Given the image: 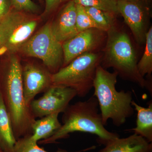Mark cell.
I'll return each mask as SVG.
<instances>
[{"label":"cell","mask_w":152,"mask_h":152,"mask_svg":"<svg viewBox=\"0 0 152 152\" xmlns=\"http://www.w3.org/2000/svg\"><path fill=\"white\" fill-rule=\"evenodd\" d=\"M0 94L10 119L16 140L32 134L35 118L25 103L22 65L13 55L0 69Z\"/></svg>","instance_id":"6da1fadb"},{"label":"cell","mask_w":152,"mask_h":152,"mask_svg":"<svg viewBox=\"0 0 152 152\" xmlns=\"http://www.w3.org/2000/svg\"><path fill=\"white\" fill-rule=\"evenodd\" d=\"M99 107L97 99L93 96L87 100L69 105L63 113L61 128L50 137L41 140L39 144L54 143L75 132L96 135L99 137L98 142L104 145L119 138L118 134L109 132L105 128Z\"/></svg>","instance_id":"7a4b0ae2"},{"label":"cell","mask_w":152,"mask_h":152,"mask_svg":"<svg viewBox=\"0 0 152 152\" xmlns=\"http://www.w3.org/2000/svg\"><path fill=\"white\" fill-rule=\"evenodd\" d=\"M118 76L117 72H110L101 65L96 71L93 96L97 99L104 126L111 119L114 126H121L134 113L132 93L124 90L118 91L116 89Z\"/></svg>","instance_id":"3957f363"},{"label":"cell","mask_w":152,"mask_h":152,"mask_svg":"<svg viewBox=\"0 0 152 152\" xmlns=\"http://www.w3.org/2000/svg\"><path fill=\"white\" fill-rule=\"evenodd\" d=\"M106 33L107 37L102 66L113 68L122 78L146 88L152 93L151 85L139 73L135 53L127 34L115 26Z\"/></svg>","instance_id":"277c9868"},{"label":"cell","mask_w":152,"mask_h":152,"mask_svg":"<svg viewBox=\"0 0 152 152\" xmlns=\"http://www.w3.org/2000/svg\"><path fill=\"white\" fill-rule=\"evenodd\" d=\"M101 59L99 53L90 52L83 54L52 74V83L70 88L76 91L77 96L84 97L93 88L96 71L100 65Z\"/></svg>","instance_id":"5b68a950"},{"label":"cell","mask_w":152,"mask_h":152,"mask_svg":"<svg viewBox=\"0 0 152 152\" xmlns=\"http://www.w3.org/2000/svg\"><path fill=\"white\" fill-rule=\"evenodd\" d=\"M38 19L23 12L11 10L0 20V48L15 54L32 36Z\"/></svg>","instance_id":"8992f818"},{"label":"cell","mask_w":152,"mask_h":152,"mask_svg":"<svg viewBox=\"0 0 152 152\" xmlns=\"http://www.w3.org/2000/svg\"><path fill=\"white\" fill-rule=\"evenodd\" d=\"M20 50L27 56L42 60L52 74L62 67L64 62L62 43L54 35L51 23L45 25L31 36Z\"/></svg>","instance_id":"52a82bcc"},{"label":"cell","mask_w":152,"mask_h":152,"mask_svg":"<svg viewBox=\"0 0 152 152\" xmlns=\"http://www.w3.org/2000/svg\"><path fill=\"white\" fill-rule=\"evenodd\" d=\"M77 92L69 87L52 85L42 97L33 100L29 108L34 118H42L50 114L64 113Z\"/></svg>","instance_id":"ba28073f"},{"label":"cell","mask_w":152,"mask_h":152,"mask_svg":"<svg viewBox=\"0 0 152 152\" xmlns=\"http://www.w3.org/2000/svg\"><path fill=\"white\" fill-rule=\"evenodd\" d=\"M103 31L96 28L85 30L62 43L64 62L62 67L83 54L92 52L102 42Z\"/></svg>","instance_id":"9c48e42d"},{"label":"cell","mask_w":152,"mask_h":152,"mask_svg":"<svg viewBox=\"0 0 152 152\" xmlns=\"http://www.w3.org/2000/svg\"><path fill=\"white\" fill-rule=\"evenodd\" d=\"M23 90L25 103L30 104L38 94L45 92L53 85L52 74L41 66L27 63L22 66Z\"/></svg>","instance_id":"30bf717a"},{"label":"cell","mask_w":152,"mask_h":152,"mask_svg":"<svg viewBox=\"0 0 152 152\" xmlns=\"http://www.w3.org/2000/svg\"><path fill=\"white\" fill-rule=\"evenodd\" d=\"M140 2L118 0V8L137 42L142 44L145 41L148 31V16L146 10Z\"/></svg>","instance_id":"8fae6325"},{"label":"cell","mask_w":152,"mask_h":152,"mask_svg":"<svg viewBox=\"0 0 152 152\" xmlns=\"http://www.w3.org/2000/svg\"><path fill=\"white\" fill-rule=\"evenodd\" d=\"M51 28L54 35L63 43L78 34L76 26V5L73 0L66 3L61 9Z\"/></svg>","instance_id":"7c38bea8"},{"label":"cell","mask_w":152,"mask_h":152,"mask_svg":"<svg viewBox=\"0 0 152 152\" xmlns=\"http://www.w3.org/2000/svg\"><path fill=\"white\" fill-rule=\"evenodd\" d=\"M98 152H152V142L134 133L127 137L111 141Z\"/></svg>","instance_id":"4fadbf2b"},{"label":"cell","mask_w":152,"mask_h":152,"mask_svg":"<svg viewBox=\"0 0 152 152\" xmlns=\"http://www.w3.org/2000/svg\"><path fill=\"white\" fill-rule=\"evenodd\" d=\"M132 106L137 112L135 127L129 131L141 136L149 142H152V102L150 101L148 107L139 105L134 101Z\"/></svg>","instance_id":"5bb4252c"},{"label":"cell","mask_w":152,"mask_h":152,"mask_svg":"<svg viewBox=\"0 0 152 152\" xmlns=\"http://www.w3.org/2000/svg\"><path fill=\"white\" fill-rule=\"evenodd\" d=\"M59 114L55 113L35 120L32 126V134L31 136L32 139L38 142L54 134L62 125L58 119Z\"/></svg>","instance_id":"9a60e30c"},{"label":"cell","mask_w":152,"mask_h":152,"mask_svg":"<svg viewBox=\"0 0 152 152\" xmlns=\"http://www.w3.org/2000/svg\"><path fill=\"white\" fill-rule=\"evenodd\" d=\"M16 141L10 117L0 94V148L4 152H13Z\"/></svg>","instance_id":"2e32d148"},{"label":"cell","mask_w":152,"mask_h":152,"mask_svg":"<svg viewBox=\"0 0 152 152\" xmlns=\"http://www.w3.org/2000/svg\"><path fill=\"white\" fill-rule=\"evenodd\" d=\"M85 10L93 19L99 30L107 32L115 26L116 15L110 12L91 7H84Z\"/></svg>","instance_id":"e0dca14e"},{"label":"cell","mask_w":152,"mask_h":152,"mask_svg":"<svg viewBox=\"0 0 152 152\" xmlns=\"http://www.w3.org/2000/svg\"><path fill=\"white\" fill-rule=\"evenodd\" d=\"M145 47L141 58L137 63L138 70L142 77L151 76L152 72V27L146 35Z\"/></svg>","instance_id":"ac0fdd59"},{"label":"cell","mask_w":152,"mask_h":152,"mask_svg":"<svg viewBox=\"0 0 152 152\" xmlns=\"http://www.w3.org/2000/svg\"><path fill=\"white\" fill-rule=\"evenodd\" d=\"M26 136L17 140L14 146L13 152H48L39 146L37 142L35 141L31 138V136ZM96 146H93L86 149L81 150L77 152L87 151L90 150L94 149ZM56 152H70L66 150L59 149Z\"/></svg>","instance_id":"d6986e66"},{"label":"cell","mask_w":152,"mask_h":152,"mask_svg":"<svg viewBox=\"0 0 152 152\" xmlns=\"http://www.w3.org/2000/svg\"><path fill=\"white\" fill-rule=\"evenodd\" d=\"M76 4L91 7L117 15L119 13L118 0H73Z\"/></svg>","instance_id":"ffe728a7"},{"label":"cell","mask_w":152,"mask_h":152,"mask_svg":"<svg viewBox=\"0 0 152 152\" xmlns=\"http://www.w3.org/2000/svg\"><path fill=\"white\" fill-rule=\"evenodd\" d=\"M76 5V26L78 33L91 28L99 30L97 25L87 12L84 7L80 5Z\"/></svg>","instance_id":"44dd1931"},{"label":"cell","mask_w":152,"mask_h":152,"mask_svg":"<svg viewBox=\"0 0 152 152\" xmlns=\"http://www.w3.org/2000/svg\"><path fill=\"white\" fill-rule=\"evenodd\" d=\"M14 10L35 13L39 10L37 5L32 0H10Z\"/></svg>","instance_id":"7402d4cb"},{"label":"cell","mask_w":152,"mask_h":152,"mask_svg":"<svg viewBox=\"0 0 152 152\" xmlns=\"http://www.w3.org/2000/svg\"><path fill=\"white\" fill-rule=\"evenodd\" d=\"M45 7L43 13V15H48L55 10H56L60 6L64 3H66L71 0H45Z\"/></svg>","instance_id":"603a6c76"},{"label":"cell","mask_w":152,"mask_h":152,"mask_svg":"<svg viewBox=\"0 0 152 152\" xmlns=\"http://www.w3.org/2000/svg\"><path fill=\"white\" fill-rule=\"evenodd\" d=\"M10 0H0V19L9 13L11 10Z\"/></svg>","instance_id":"cb8c5ba5"},{"label":"cell","mask_w":152,"mask_h":152,"mask_svg":"<svg viewBox=\"0 0 152 152\" xmlns=\"http://www.w3.org/2000/svg\"><path fill=\"white\" fill-rule=\"evenodd\" d=\"M126 1H130L140 2L141 1H144V0H126Z\"/></svg>","instance_id":"d4e9b609"},{"label":"cell","mask_w":152,"mask_h":152,"mask_svg":"<svg viewBox=\"0 0 152 152\" xmlns=\"http://www.w3.org/2000/svg\"><path fill=\"white\" fill-rule=\"evenodd\" d=\"M0 152H4V151H3L1 149V148H0Z\"/></svg>","instance_id":"484cf974"},{"label":"cell","mask_w":152,"mask_h":152,"mask_svg":"<svg viewBox=\"0 0 152 152\" xmlns=\"http://www.w3.org/2000/svg\"><path fill=\"white\" fill-rule=\"evenodd\" d=\"M39 1H41V0H39Z\"/></svg>","instance_id":"4316f807"},{"label":"cell","mask_w":152,"mask_h":152,"mask_svg":"<svg viewBox=\"0 0 152 152\" xmlns=\"http://www.w3.org/2000/svg\"><path fill=\"white\" fill-rule=\"evenodd\" d=\"M0 20H1V19H0Z\"/></svg>","instance_id":"83f0119b"}]
</instances>
